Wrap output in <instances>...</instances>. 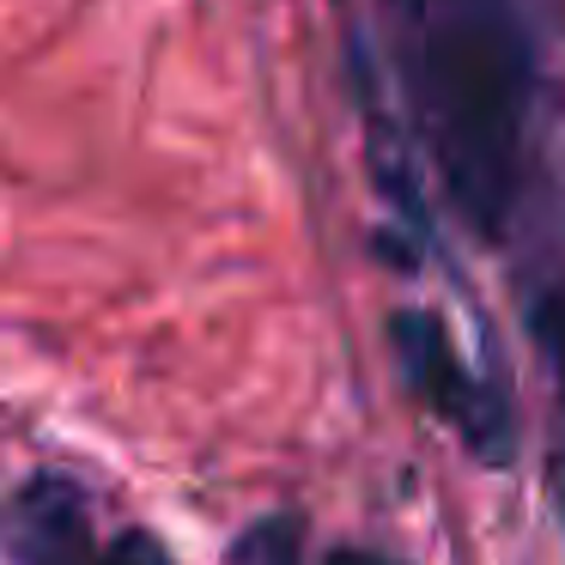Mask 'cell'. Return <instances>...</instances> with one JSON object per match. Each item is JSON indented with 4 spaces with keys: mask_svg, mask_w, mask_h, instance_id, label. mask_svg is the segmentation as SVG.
<instances>
[{
    "mask_svg": "<svg viewBox=\"0 0 565 565\" xmlns=\"http://www.w3.org/2000/svg\"><path fill=\"white\" fill-rule=\"evenodd\" d=\"M419 92L450 201L480 237L504 232L535 110V43L516 0H419Z\"/></svg>",
    "mask_w": 565,
    "mask_h": 565,
    "instance_id": "6da1fadb",
    "label": "cell"
},
{
    "mask_svg": "<svg viewBox=\"0 0 565 565\" xmlns=\"http://www.w3.org/2000/svg\"><path fill=\"white\" fill-rule=\"evenodd\" d=\"M390 341H395V359H402L407 390H414L438 419H450V426L468 438V450H475V456L504 462V456H511V419H504L499 395L480 390V383L462 371V359H456L444 322L426 317V310H395V317H390Z\"/></svg>",
    "mask_w": 565,
    "mask_h": 565,
    "instance_id": "7a4b0ae2",
    "label": "cell"
},
{
    "mask_svg": "<svg viewBox=\"0 0 565 565\" xmlns=\"http://www.w3.org/2000/svg\"><path fill=\"white\" fill-rule=\"evenodd\" d=\"M7 535H13L19 565H104L98 541H92L86 499L55 475H38L19 492Z\"/></svg>",
    "mask_w": 565,
    "mask_h": 565,
    "instance_id": "3957f363",
    "label": "cell"
},
{
    "mask_svg": "<svg viewBox=\"0 0 565 565\" xmlns=\"http://www.w3.org/2000/svg\"><path fill=\"white\" fill-rule=\"evenodd\" d=\"M232 565H305V529H298V516L280 511V516L249 523L232 547Z\"/></svg>",
    "mask_w": 565,
    "mask_h": 565,
    "instance_id": "277c9868",
    "label": "cell"
},
{
    "mask_svg": "<svg viewBox=\"0 0 565 565\" xmlns=\"http://www.w3.org/2000/svg\"><path fill=\"white\" fill-rule=\"evenodd\" d=\"M535 341L547 353V365L559 371V390H565V274L535 298Z\"/></svg>",
    "mask_w": 565,
    "mask_h": 565,
    "instance_id": "5b68a950",
    "label": "cell"
},
{
    "mask_svg": "<svg viewBox=\"0 0 565 565\" xmlns=\"http://www.w3.org/2000/svg\"><path fill=\"white\" fill-rule=\"evenodd\" d=\"M104 565H171V553H164L152 535H140V529H135V535H122L110 553H104Z\"/></svg>",
    "mask_w": 565,
    "mask_h": 565,
    "instance_id": "8992f818",
    "label": "cell"
},
{
    "mask_svg": "<svg viewBox=\"0 0 565 565\" xmlns=\"http://www.w3.org/2000/svg\"><path fill=\"white\" fill-rule=\"evenodd\" d=\"M329 565H395L390 553H371V547H341V553H329Z\"/></svg>",
    "mask_w": 565,
    "mask_h": 565,
    "instance_id": "52a82bcc",
    "label": "cell"
},
{
    "mask_svg": "<svg viewBox=\"0 0 565 565\" xmlns=\"http://www.w3.org/2000/svg\"><path fill=\"white\" fill-rule=\"evenodd\" d=\"M553 492H559V511H565V456H559V475H553Z\"/></svg>",
    "mask_w": 565,
    "mask_h": 565,
    "instance_id": "ba28073f",
    "label": "cell"
}]
</instances>
